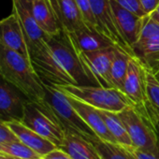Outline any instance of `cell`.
<instances>
[{
	"mask_svg": "<svg viewBox=\"0 0 159 159\" xmlns=\"http://www.w3.org/2000/svg\"><path fill=\"white\" fill-rule=\"evenodd\" d=\"M0 159H10L8 156H6L5 154H2V153H0Z\"/></svg>",
	"mask_w": 159,
	"mask_h": 159,
	"instance_id": "d6a6232c",
	"label": "cell"
},
{
	"mask_svg": "<svg viewBox=\"0 0 159 159\" xmlns=\"http://www.w3.org/2000/svg\"><path fill=\"white\" fill-rule=\"evenodd\" d=\"M155 22H157L158 24H159V6L151 13V14H149Z\"/></svg>",
	"mask_w": 159,
	"mask_h": 159,
	"instance_id": "4dcf8cb0",
	"label": "cell"
},
{
	"mask_svg": "<svg viewBox=\"0 0 159 159\" xmlns=\"http://www.w3.org/2000/svg\"><path fill=\"white\" fill-rule=\"evenodd\" d=\"M59 148L73 159H102L89 139L74 132H65L64 140Z\"/></svg>",
	"mask_w": 159,
	"mask_h": 159,
	"instance_id": "e0dca14e",
	"label": "cell"
},
{
	"mask_svg": "<svg viewBox=\"0 0 159 159\" xmlns=\"http://www.w3.org/2000/svg\"><path fill=\"white\" fill-rule=\"evenodd\" d=\"M102 159H134L125 148L116 142L106 141L98 137L90 140Z\"/></svg>",
	"mask_w": 159,
	"mask_h": 159,
	"instance_id": "7402d4cb",
	"label": "cell"
},
{
	"mask_svg": "<svg viewBox=\"0 0 159 159\" xmlns=\"http://www.w3.org/2000/svg\"><path fill=\"white\" fill-rule=\"evenodd\" d=\"M20 122L52 142L57 148L61 146L65 138L64 129L42 111L37 103L31 100L25 103Z\"/></svg>",
	"mask_w": 159,
	"mask_h": 159,
	"instance_id": "ba28073f",
	"label": "cell"
},
{
	"mask_svg": "<svg viewBox=\"0 0 159 159\" xmlns=\"http://www.w3.org/2000/svg\"><path fill=\"white\" fill-rule=\"evenodd\" d=\"M44 98L40 102H35L42 111L55 121L65 132L70 131L77 133L89 140L98 137L75 111L68 97L63 91L51 84H44Z\"/></svg>",
	"mask_w": 159,
	"mask_h": 159,
	"instance_id": "3957f363",
	"label": "cell"
},
{
	"mask_svg": "<svg viewBox=\"0 0 159 159\" xmlns=\"http://www.w3.org/2000/svg\"><path fill=\"white\" fill-rule=\"evenodd\" d=\"M91 9L97 23V30L109 39L115 48L135 57L132 47L121 34L113 14L111 0H89Z\"/></svg>",
	"mask_w": 159,
	"mask_h": 159,
	"instance_id": "8992f818",
	"label": "cell"
},
{
	"mask_svg": "<svg viewBox=\"0 0 159 159\" xmlns=\"http://www.w3.org/2000/svg\"><path fill=\"white\" fill-rule=\"evenodd\" d=\"M67 97L71 105L75 109V111L79 113V115L83 118V120L89 125V127L95 132V134L99 139L106 140V141L116 142L114 138L111 136V132L109 131L98 109L81 100H79L73 97H70V96H67Z\"/></svg>",
	"mask_w": 159,
	"mask_h": 159,
	"instance_id": "5bb4252c",
	"label": "cell"
},
{
	"mask_svg": "<svg viewBox=\"0 0 159 159\" xmlns=\"http://www.w3.org/2000/svg\"><path fill=\"white\" fill-rule=\"evenodd\" d=\"M28 98L0 74V120L21 121Z\"/></svg>",
	"mask_w": 159,
	"mask_h": 159,
	"instance_id": "9c48e42d",
	"label": "cell"
},
{
	"mask_svg": "<svg viewBox=\"0 0 159 159\" xmlns=\"http://www.w3.org/2000/svg\"><path fill=\"white\" fill-rule=\"evenodd\" d=\"M139 1L147 15L151 14L159 6V0H139Z\"/></svg>",
	"mask_w": 159,
	"mask_h": 159,
	"instance_id": "f546056e",
	"label": "cell"
},
{
	"mask_svg": "<svg viewBox=\"0 0 159 159\" xmlns=\"http://www.w3.org/2000/svg\"><path fill=\"white\" fill-rule=\"evenodd\" d=\"M13 140H18V138L8 126L6 122L0 120V143Z\"/></svg>",
	"mask_w": 159,
	"mask_h": 159,
	"instance_id": "83f0119b",
	"label": "cell"
},
{
	"mask_svg": "<svg viewBox=\"0 0 159 159\" xmlns=\"http://www.w3.org/2000/svg\"><path fill=\"white\" fill-rule=\"evenodd\" d=\"M157 129H158V132H159V120H158V124H157Z\"/></svg>",
	"mask_w": 159,
	"mask_h": 159,
	"instance_id": "e575fe53",
	"label": "cell"
},
{
	"mask_svg": "<svg viewBox=\"0 0 159 159\" xmlns=\"http://www.w3.org/2000/svg\"><path fill=\"white\" fill-rule=\"evenodd\" d=\"M116 25L126 42L132 47L139 40L143 25V18L125 9L113 0H111Z\"/></svg>",
	"mask_w": 159,
	"mask_h": 159,
	"instance_id": "7c38bea8",
	"label": "cell"
},
{
	"mask_svg": "<svg viewBox=\"0 0 159 159\" xmlns=\"http://www.w3.org/2000/svg\"><path fill=\"white\" fill-rule=\"evenodd\" d=\"M8 126L16 135L18 139L31 148L33 151L44 157L47 153L57 148L52 142L43 138L39 134L36 133L20 121L6 122Z\"/></svg>",
	"mask_w": 159,
	"mask_h": 159,
	"instance_id": "2e32d148",
	"label": "cell"
},
{
	"mask_svg": "<svg viewBox=\"0 0 159 159\" xmlns=\"http://www.w3.org/2000/svg\"><path fill=\"white\" fill-rule=\"evenodd\" d=\"M156 35H159V24L155 22L150 15H146L143 18L142 28L140 31L139 40L136 44L142 43Z\"/></svg>",
	"mask_w": 159,
	"mask_h": 159,
	"instance_id": "d4e9b609",
	"label": "cell"
},
{
	"mask_svg": "<svg viewBox=\"0 0 159 159\" xmlns=\"http://www.w3.org/2000/svg\"><path fill=\"white\" fill-rule=\"evenodd\" d=\"M154 75H155V77H156V79L159 81V70L157 71V72H155V73H153Z\"/></svg>",
	"mask_w": 159,
	"mask_h": 159,
	"instance_id": "836d02e7",
	"label": "cell"
},
{
	"mask_svg": "<svg viewBox=\"0 0 159 159\" xmlns=\"http://www.w3.org/2000/svg\"><path fill=\"white\" fill-rule=\"evenodd\" d=\"M42 159H44V158H42Z\"/></svg>",
	"mask_w": 159,
	"mask_h": 159,
	"instance_id": "d590c367",
	"label": "cell"
},
{
	"mask_svg": "<svg viewBox=\"0 0 159 159\" xmlns=\"http://www.w3.org/2000/svg\"><path fill=\"white\" fill-rule=\"evenodd\" d=\"M30 10L38 25L49 36H56L63 31L49 0H33Z\"/></svg>",
	"mask_w": 159,
	"mask_h": 159,
	"instance_id": "ac0fdd59",
	"label": "cell"
},
{
	"mask_svg": "<svg viewBox=\"0 0 159 159\" xmlns=\"http://www.w3.org/2000/svg\"><path fill=\"white\" fill-rule=\"evenodd\" d=\"M20 1H21V2L25 6V7H27V8H29V9H30L33 0H20Z\"/></svg>",
	"mask_w": 159,
	"mask_h": 159,
	"instance_id": "1f68e13d",
	"label": "cell"
},
{
	"mask_svg": "<svg viewBox=\"0 0 159 159\" xmlns=\"http://www.w3.org/2000/svg\"><path fill=\"white\" fill-rule=\"evenodd\" d=\"M124 147L134 157V159H159V146L152 150L141 149L133 145Z\"/></svg>",
	"mask_w": 159,
	"mask_h": 159,
	"instance_id": "484cf974",
	"label": "cell"
},
{
	"mask_svg": "<svg viewBox=\"0 0 159 159\" xmlns=\"http://www.w3.org/2000/svg\"><path fill=\"white\" fill-rule=\"evenodd\" d=\"M12 11L17 13L20 19L27 41L28 50L41 45L51 37L38 25L31 10L25 7L20 0H12Z\"/></svg>",
	"mask_w": 159,
	"mask_h": 159,
	"instance_id": "4fadbf2b",
	"label": "cell"
},
{
	"mask_svg": "<svg viewBox=\"0 0 159 159\" xmlns=\"http://www.w3.org/2000/svg\"><path fill=\"white\" fill-rule=\"evenodd\" d=\"M43 158L44 159H73L69 154H67L60 148H55L54 150L47 153Z\"/></svg>",
	"mask_w": 159,
	"mask_h": 159,
	"instance_id": "f1b7e54d",
	"label": "cell"
},
{
	"mask_svg": "<svg viewBox=\"0 0 159 159\" xmlns=\"http://www.w3.org/2000/svg\"><path fill=\"white\" fill-rule=\"evenodd\" d=\"M132 56L129 54L120 51L116 48L115 53L112 59V63L111 66L110 78L112 84V87L123 92L125 80L127 72L128 63Z\"/></svg>",
	"mask_w": 159,
	"mask_h": 159,
	"instance_id": "44dd1931",
	"label": "cell"
},
{
	"mask_svg": "<svg viewBox=\"0 0 159 159\" xmlns=\"http://www.w3.org/2000/svg\"><path fill=\"white\" fill-rule=\"evenodd\" d=\"M115 50L112 46L94 52H75L91 83L103 87H112L110 72Z\"/></svg>",
	"mask_w": 159,
	"mask_h": 159,
	"instance_id": "52a82bcc",
	"label": "cell"
},
{
	"mask_svg": "<svg viewBox=\"0 0 159 159\" xmlns=\"http://www.w3.org/2000/svg\"><path fill=\"white\" fill-rule=\"evenodd\" d=\"M0 74L21 90L29 100L40 102L45 85L28 57L8 49L0 43Z\"/></svg>",
	"mask_w": 159,
	"mask_h": 159,
	"instance_id": "7a4b0ae2",
	"label": "cell"
},
{
	"mask_svg": "<svg viewBox=\"0 0 159 159\" xmlns=\"http://www.w3.org/2000/svg\"><path fill=\"white\" fill-rule=\"evenodd\" d=\"M146 91L150 103L159 111V81L148 68H146Z\"/></svg>",
	"mask_w": 159,
	"mask_h": 159,
	"instance_id": "cb8c5ba5",
	"label": "cell"
},
{
	"mask_svg": "<svg viewBox=\"0 0 159 159\" xmlns=\"http://www.w3.org/2000/svg\"><path fill=\"white\" fill-rule=\"evenodd\" d=\"M65 34L74 52H94L113 46L100 33L90 28Z\"/></svg>",
	"mask_w": 159,
	"mask_h": 159,
	"instance_id": "9a60e30c",
	"label": "cell"
},
{
	"mask_svg": "<svg viewBox=\"0 0 159 159\" xmlns=\"http://www.w3.org/2000/svg\"><path fill=\"white\" fill-rule=\"evenodd\" d=\"M65 33L89 28L75 0H49Z\"/></svg>",
	"mask_w": 159,
	"mask_h": 159,
	"instance_id": "8fae6325",
	"label": "cell"
},
{
	"mask_svg": "<svg viewBox=\"0 0 159 159\" xmlns=\"http://www.w3.org/2000/svg\"><path fill=\"white\" fill-rule=\"evenodd\" d=\"M117 113L127 130L133 146L148 150L159 146L157 128L134 106L129 105Z\"/></svg>",
	"mask_w": 159,
	"mask_h": 159,
	"instance_id": "5b68a950",
	"label": "cell"
},
{
	"mask_svg": "<svg viewBox=\"0 0 159 159\" xmlns=\"http://www.w3.org/2000/svg\"><path fill=\"white\" fill-rule=\"evenodd\" d=\"M0 153L24 159H42L43 157L22 141L13 140L0 143Z\"/></svg>",
	"mask_w": 159,
	"mask_h": 159,
	"instance_id": "603a6c76",
	"label": "cell"
},
{
	"mask_svg": "<svg viewBox=\"0 0 159 159\" xmlns=\"http://www.w3.org/2000/svg\"><path fill=\"white\" fill-rule=\"evenodd\" d=\"M101 117L103 118L109 131L111 136L114 138L115 141L123 146H130L132 145V141L127 133V130L119 117L117 112L109 111L105 110H98Z\"/></svg>",
	"mask_w": 159,
	"mask_h": 159,
	"instance_id": "ffe728a7",
	"label": "cell"
},
{
	"mask_svg": "<svg viewBox=\"0 0 159 159\" xmlns=\"http://www.w3.org/2000/svg\"><path fill=\"white\" fill-rule=\"evenodd\" d=\"M113 1H115L116 3H118L125 9L132 11L133 13L140 17H144L147 15L141 7L139 0H113Z\"/></svg>",
	"mask_w": 159,
	"mask_h": 159,
	"instance_id": "4316f807",
	"label": "cell"
},
{
	"mask_svg": "<svg viewBox=\"0 0 159 159\" xmlns=\"http://www.w3.org/2000/svg\"><path fill=\"white\" fill-rule=\"evenodd\" d=\"M0 43L29 58L24 28L17 13L13 11L8 17L0 21Z\"/></svg>",
	"mask_w": 159,
	"mask_h": 159,
	"instance_id": "30bf717a",
	"label": "cell"
},
{
	"mask_svg": "<svg viewBox=\"0 0 159 159\" xmlns=\"http://www.w3.org/2000/svg\"><path fill=\"white\" fill-rule=\"evenodd\" d=\"M55 87L67 96L73 97L98 110L120 112L127 106L132 105L128 98L114 87L91 84H67L56 85Z\"/></svg>",
	"mask_w": 159,
	"mask_h": 159,
	"instance_id": "277c9868",
	"label": "cell"
},
{
	"mask_svg": "<svg viewBox=\"0 0 159 159\" xmlns=\"http://www.w3.org/2000/svg\"><path fill=\"white\" fill-rule=\"evenodd\" d=\"M29 58L44 84L56 86L91 83L63 31L29 49Z\"/></svg>",
	"mask_w": 159,
	"mask_h": 159,
	"instance_id": "6da1fadb",
	"label": "cell"
},
{
	"mask_svg": "<svg viewBox=\"0 0 159 159\" xmlns=\"http://www.w3.org/2000/svg\"><path fill=\"white\" fill-rule=\"evenodd\" d=\"M133 51L146 68L155 73L159 70V35L133 46Z\"/></svg>",
	"mask_w": 159,
	"mask_h": 159,
	"instance_id": "d6986e66",
	"label": "cell"
}]
</instances>
